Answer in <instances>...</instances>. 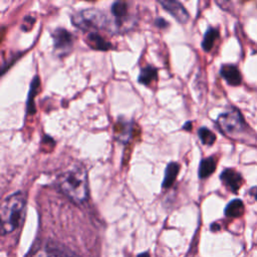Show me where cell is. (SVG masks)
<instances>
[{"label":"cell","instance_id":"obj_1","mask_svg":"<svg viewBox=\"0 0 257 257\" xmlns=\"http://www.w3.org/2000/svg\"><path fill=\"white\" fill-rule=\"evenodd\" d=\"M57 186L61 192L75 203H82L88 194L87 172L78 162L72 163L57 178Z\"/></svg>","mask_w":257,"mask_h":257},{"label":"cell","instance_id":"obj_2","mask_svg":"<svg viewBox=\"0 0 257 257\" xmlns=\"http://www.w3.org/2000/svg\"><path fill=\"white\" fill-rule=\"evenodd\" d=\"M26 194L15 192L7 196L0 207L1 234L6 235L16 230L22 223L25 216Z\"/></svg>","mask_w":257,"mask_h":257},{"label":"cell","instance_id":"obj_3","mask_svg":"<svg viewBox=\"0 0 257 257\" xmlns=\"http://www.w3.org/2000/svg\"><path fill=\"white\" fill-rule=\"evenodd\" d=\"M72 24L85 32H96L98 29H102L106 25L105 15L94 8L83 9L71 16Z\"/></svg>","mask_w":257,"mask_h":257},{"label":"cell","instance_id":"obj_4","mask_svg":"<svg viewBox=\"0 0 257 257\" xmlns=\"http://www.w3.org/2000/svg\"><path fill=\"white\" fill-rule=\"evenodd\" d=\"M217 124L221 132L230 138H238L245 132L246 127L242 115L236 109L220 114L217 118Z\"/></svg>","mask_w":257,"mask_h":257},{"label":"cell","instance_id":"obj_5","mask_svg":"<svg viewBox=\"0 0 257 257\" xmlns=\"http://www.w3.org/2000/svg\"><path fill=\"white\" fill-rule=\"evenodd\" d=\"M53 46L60 55H65L71 50L73 44L72 34L64 28H56L52 32Z\"/></svg>","mask_w":257,"mask_h":257},{"label":"cell","instance_id":"obj_6","mask_svg":"<svg viewBox=\"0 0 257 257\" xmlns=\"http://www.w3.org/2000/svg\"><path fill=\"white\" fill-rule=\"evenodd\" d=\"M159 3L160 5L163 6V8L166 11H168L180 23L184 24L188 21L189 13L180 2L174 1V0H162V1H159Z\"/></svg>","mask_w":257,"mask_h":257},{"label":"cell","instance_id":"obj_7","mask_svg":"<svg viewBox=\"0 0 257 257\" xmlns=\"http://www.w3.org/2000/svg\"><path fill=\"white\" fill-rule=\"evenodd\" d=\"M220 179L224 186L227 187L231 192L237 193L243 184L242 176L233 169H226L220 175Z\"/></svg>","mask_w":257,"mask_h":257},{"label":"cell","instance_id":"obj_8","mask_svg":"<svg viewBox=\"0 0 257 257\" xmlns=\"http://www.w3.org/2000/svg\"><path fill=\"white\" fill-rule=\"evenodd\" d=\"M221 76L227 81L228 84L236 86L241 83L242 77L239 69L233 64H224L220 69Z\"/></svg>","mask_w":257,"mask_h":257},{"label":"cell","instance_id":"obj_9","mask_svg":"<svg viewBox=\"0 0 257 257\" xmlns=\"http://www.w3.org/2000/svg\"><path fill=\"white\" fill-rule=\"evenodd\" d=\"M111 12L114 16L116 25L121 26L130 18V7L126 2L116 1L111 5Z\"/></svg>","mask_w":257,"mask_h":257},{"label":"cell","instance_id":"obj_10","mask_svg":"<svg viewBox=\"0 0 257 257\" xmlns=\"http://www.w3.org/2000/svg\"><path fill=\"white\" fill-rule=\"evenodd\" d=\"M114 137L122 143H126L132 136V123L126 119H119L114 125Z\"/></svg>","mask_w":257,"mask_h":257},{"label":"cell","instance_id":"obj_11","mask_svg":"<svg viewBox=\"0 0 257 257\" xmlns=\"http://www.w3.org/2000/svg\"><path fill=\"white\" fill-rule=\"evenodd\" d=\"M32 257H77L73 254L67 253L63 250H60L56 246L47 245L44 248L37 250Z\"/></svg>","mask_w":257,"mask_h":257},{"label":"cell","instance_id":"obj_12","mask_svg":"<svg viewBox=\"0 0 257 257\" xmlns=\"http://www.w3.org/2000/svg\"><path fill=\"white\" fill-rule=\"evenodd\" d=\"M40 87V80L38 76H34L30 83V89L28 92V98H27V114H33L35 112V104H34V98L37 92L39 91Z\"/></svg>","mask_w":257,"mask_h":257},{"label":"cell","instance_id":"obj_13","mask_svg":"<svg viewBox=\"0 0 257 257\" xmlns=\"http://www.w3.org/2000/svg\"><path fill=\"white\" fill-rule=\"evenodd\" d=\"M180 171V165L176 162H171L166 167L165 177L163 181V188H170L176 181V178Z\"/></svg>","mask_w":257,"mask_h":257},{"label":"cell","instance_id":"obj_14","mask_svg":"<svg viewBox=\"0 0 257 257\" xmlns=\"http://www.w3.org/2000/svg\"><path fill=\"white\" fill-rule=\"evenodd\" d=\"M157 76H158L157 68L152 65H147L141 69L138 79L140 83L145 85H150L153 81L157 79Z\"/></svg>","mask_w":257,"mask_h":257},{"label":"cell","instance_id":"obj_15","mask_svg":"<svg viewBox=\"0 0 257 257\" xmlns=\"http://www.w3.org/2000/svg\"><path fill=\"white\" fill-rule=\"evenodd\" d=\"M216 160L212 157L210 158H206L204 160L201 161L200 166H199V171H198V175L201 179H205L208 178L210 175H212L216 169Z\"/></svg>","mask_w":257,"mask_h":257},{"label":"cell","instance_id":"obj_16","mask_svg":"<svg viewBox=\"0 0 257 257\" xmlns=\"http://www.w3.org/2000/svg\"><path fill=\"white\" fill-rule=\"evenodd\" d=\"M88 43L94 48L98 50H108L111 48V44L106 41L101 35H99L97 32H91L87 35Z\"/></svg>","mask_w":257,"mask_h":257},{"label":"cell","instance_id":"obj_17","mask_svg":"<svg viewBox=\"0 0 257 257\" xmlns=\"http://www.w3.org/2000/svg\"><path fill=\"white\" fill-rule=\"evenodd\" d=\"M244 213V204L241 200H232L225 208V215L230 218L240 217Z\"/></svg>","mask_w":257,"mask_h":257},{"label":"cell","instance_id":"obj_18","mask_svg":"<svg viewBox=\"0 0 257 257\" xmlns=\"http://www.w3.org/2000/svg\"><path fill=\"white\" fill-rule=\"evenodd\" d=\"M219 37V31L216 28L210 27L203 38V42H202V47L205 51H210L216 41V39Z\"/></svg>","mask_w":257,"mask_h":257},{"label":"cell","instance_id":"obj_19","mask_svg":"<svg viewBox=\"0 0 257 257\" xmlns=\"http://www.w3.org/2000/svg\"><path fill=\"white\" fill-rule=\"evenodd\" d=\"M198 136H199L201 142L204 145L211 146L216 141L215 134L212 131H210L209 128H207V127H200L199 131H198Z\"/></svg>","mask_w":257,"mask_h":257},{"label":"cell","instance_id":"obj_20","mask_svg":"<svg viewBox=\"0 0 257 257\" xmlns=\"http://www.w3.org/2000/svg\"><path fill=\"white\" fill-rule=\"evenodd\" d=\"M156 25H158L159 27L161 28H164V27H167L168 26V22L166 20H164L163 18H158L156 20Z\"/></svg>","mask_w":257,"mask_h":257},{"label":"cell","instance_id":"obj_21","mask_svg":"<svg viewBox=\"0 0 257 257\" xmlns=\"http://www.w3.org/2000/svg\"><path fill=\"white\" fill-rule=\"evenodd\" d=\"M250 194L252 196H254V198L257 200V188H253L250 190Z\"/></svg>","mask_w":257,"mask_h":257},{"label":"cell","instance_id":"obj_22","mask_svg":"<svg viewBox=\"0 0 257 257\" xmlns=\"http://www.w3.org/2000/svg\"><path fill=\"white\" fill-rule=\"evenodd\" d=\"M191 125H192V123L190 122V121H188L185 125H184V130H187V131H189L190 128H191Z\"/></svg>","mask_w":257,"mask_h":257},{"label":"cell","instance_id":"obj_23","mask_svg":"<svg viewBox=\"0 0 257 257\" xmlns=\"http://www.w3.org/2000/svg\"><path fill=\"white\" fill-rule=\"evenodd\" d=\"M138 257H150V255H149V253L145 252V253H142V254L138 255Z\"/></svg>","mask_w":257,"mask_h":257}]
</instances>
